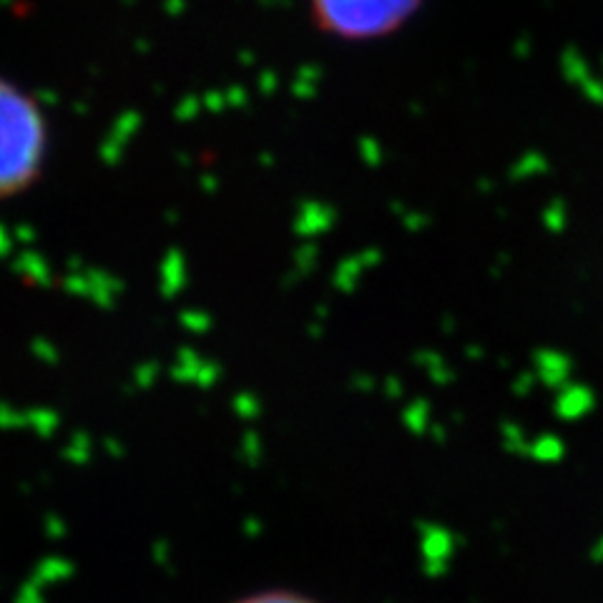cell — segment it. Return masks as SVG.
<instances>
[{"label": "cell", "mask_w": 603, "mask_h": 603, "mask_svg": "<svg viewBox=\"0 0 603 603\" xmlns=\"http://www.w3.org/2000/svg\"><path fill=\"white\" fill-rule=\"evenodd\" d=\"M46 144V119L36 98L0 78V201L36 184Z\"/></svg>", "instance_id": "obj_1"}, {"label": "cell", "mask_w": 603, "mask_h": 603, "mask_svg": "<svg viewBox=\"0 0 603 603\" xmlns=\"http://www.w3.org/2000/svg\"><path fill=\"white\" fill-rule=\"evenodd\" d=\"M312 26L340 43H377L397 36L423 11L425 0H305Z\"/></svg>", "instance_id": "obj_2"}, {"label": "cell", "mask_w": 603, "mask_h": 603, "mask_svg": "<svg viewBox=\"0 0 603 603\" xmlns=\"http://www.w3.org/2000/svg\"><path fill=\"white\" fill-rule=\"evenodd\" d=\"M234 603H320L317 598L307 596L294 588H264V591H254L242 596Z\"/></svg>", "instance_id": "obj_3"}]
</instances>
